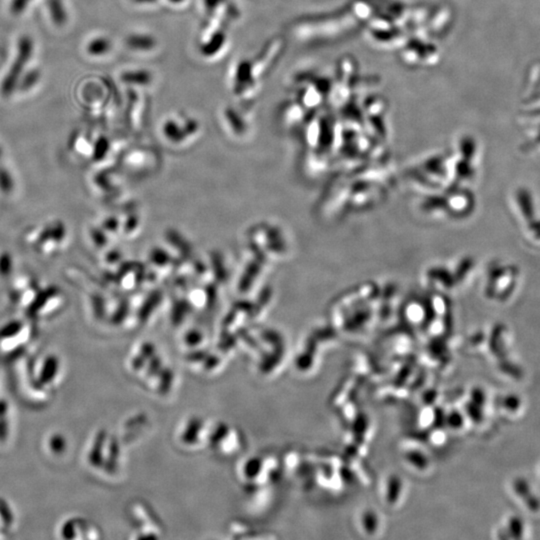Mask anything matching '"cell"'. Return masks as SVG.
<instances>
[{"mask_svg": "<svg viewBox=\"0 0 540 540\" xmlns=\"http://www.w3.org/2000/svg\"><path fill=\"white\" fill-rule=\"evenodd\" d=\"M378 8L376 0H350L328 15L302 16L294 22L293 31L304 41L344 38L365 26Z\"/></svg>", "mask_w": 540, "mask_h": 540, "instance_id": "obj_1", "label": "cell"}, {"mask_svg": "<svg viewBox=\"0 0 540 540\" xmlns=\"http://www.w3.org/2000/svg\"><path fill=\"white\" fill-rule=\"evenodd\" d=\"M231 25L211 16L202 20L197 38V48L203 59H215L224 54L229 47Z\"/></svg>", "mask_w": 540, "mask_h": 540, "instance_id": "obj_2", "label": "cell"}, {"mask_svg": "<svg viewBox=\"0 0 540 540\" xmlns=\"http://www.w3.org/2000/svg\"><path fill=\"white\" fill-rule=\"evenodd\" d=\"M399 52L401 61L410 66H433L441 59L440 48L429 38H408Z\"/></svg>", "mask_w": 540, "mask_h": 540, "instance_id": "obj_3", "label": "cell"}, {"mask_svg": "<svg viewBox=\"0 0 540 540\" xmlns=\"http://www.w3.org/2000/svg\"><path fill=\"white\" fill-rule=\"evenodd\" d=\"M261 80L257 77L252 59H238L231 70V87L232 94L238 100L248 102L259 93Z\"/></svg>", "mask_w": 540, "mask_h": 540, "instance_id": "obj_4", "label": "cell"}, {"mask_svg": "<svg viewBox=\"0 0 540 540\" xmlns=\"http://www.w3.org/2000/svg\"><path fill=\"white\" fill-rule=\"evenodd\" d=\"M286 49V39L282 36H273L264 43L254 57H252L255 72L259 79L263 80L270 77L278 62L284 56Z\"/></svg>", "mask_w": 540, "mask_h": 540, "instance_id": "obj_5", "label": "cell"}, {"mask_svg": "<svg viewBox=\"0 0 540 540\" xmlns=\"http://www.w3.org/2000/svg\"><path fill=\"white\" fill-rule=\"evenodd\" d=\"M162 132L167 141L178 146L199 137L201 125L194 117L170 116L163 121Z\"/></svg>", "mask_w": 540, "mask_h": 540, "instance_id": "obj_6", "label": "cell"}, {"mask_svg": "<svg viewBox=\"0 0 540 540\" xmlns=\"http://www.w3.org/2000/svg\"><path fill=\"white\" fill-rule=\"evenodd\" d=\"M32 54H33V41L29 36H22L18 43L17 54H16L15 61L11 64L10 70L2 82L1 93L3 95H10L15 91L16 86L20 84L25 66L29 63Z\"/></svg>", "mask_w": 540, "mask_h": 540, "instance_id": "obj_7", "label": "cell"}, {"mask_svg": "<svg viewBox=\"0 0 540 540\" xmlns=\"http://www.w3.org/2000/svg\"><path fill=\"white\" fill-rule=\"evenodd\" d=\"M62 374V363L57 355H49L39 360L36 367V387L40 385L39 389H50L59 383Z\"/></svg>", "mask_w": 540, "mask_h": 540, "instance_id": "obj_8", "label": "cell"}, {"mask_svg": "<svg viewBox=\"0 0 540 540\" xmlns=\"http://www.w3.org/2000/svg\"><path fill=\"white\" fill-rule=\"evenodd\" d=\"M204 15L231 25L240 22L241 9L236 0H201Z\"/></svg>", "mask_w": 540, "mask_h": 540, "instance_id": "obj_9", "label": "cell"}, {"mask_svg": "<svg viewBox=\"0 0 540 540\" xmlns=\"http://www.w3.org/2000/svg\"><path fill=\"white\" fill-rule=\"evenodd\" d=\"M128 118L132 130H137L144 125L147 102L146 96L140 89L128 87Z\"/></svg>", "mask_w": 540, "mask_h": 540, "instance_id": "obj_10", "label": "cell"}, {"mask_svg": "<svg viewBox=\"0 0 540 540\" xmlns=\"http://www.w3.org/2000/svg\"><path fill=\"white\" fill-rule=\"evenodd\" d=\"M124 45L134 54H153L160 47V40L151 32L132 31L126 36Z\"/></svg>", "mask_w": 540, "mask_h": 540, "instance_id": "obj_11", "label": "cell"}, {"mask_svg": "<svg viewBox=\"0 0 540 540\" xmlns=\"http://www.w3.org/2000/svg\"><path fill=\"white\" fill-rule=\"evenodd\" d=\"M121 82L130 88H148L155 82L153 70L146 68H128L119 75Z\"/></svg>", "mask_w": 540, "mask_h": 540, "instance_id": "obj_12", "label": "cell"}, {"mask_svg": "<svg viewBox=\"0 0 540 540\" xmlns=\"http://www.w3.org/2000/svg\"><path fill=\"white\" fill-rule=\"evenodd\" d=\"M222 118H224L227 128L236 137H242V135L247 134L249 123L243 116L242 112L238 108L232 107V105L225 107L222 110Z\"/></svg>", "mask_w": 540, "mask_h": 540, "instance_id": "obj_13", "label": "cell"}, {"mask_svg": "<svg viewBox=\"0 0 540 540\" xmlns=\"http://www.w3.org/2000/svg\"><path fill=\"white\" fill-rule=\"evenodd\" d=\"M45 447L50 456L62 457L68 450V438L61 432H52L45 440Z\"/></svg>", "mask_w": 540, "mask_h": 540, "instance_id": "obj_14", "label": "cell"}, {"mask_svg": "<svg viewBox=\"0 0 540 540\" xmlns=\"http://www.w3.org/2000/svg\"><path fill=\"white\" fill-rule=\"evenodd\" d=\"M114 49V43L107 36H96L86 45V52L91 56L102 57L109 54Z\"/></svg>", "mask_w": 540, "mask_h": 540, "instance_id": "obj_15", "label": "cell"}, {"mask_svg": "<svg viewBox=\"0 0 540 540\" xmlns=\"http://www.w3.org/2000/svg\"><path fill=\"white\" fill-rule=\"evenodd\" d=\"M47 8L54 24L61 26L68 22V10L62 0H48Z\"/></svg>", "mask_w": 540, "mask_h": 540, "instance_id": "obj_16", "label": "cell"}, {"mask_svg": "<svg viewBox=\"0 0 540 540\" xmlns=\"http://www.w3.org/2000/svg\"><path fill=\"white\" fill-rule=\"evenodd\" d=\"M15 516L6 500L0 498V537L1 533H8L15 525Z\"/></svg>", "mask_w": 540, "mask_h": 540, "instance_id": "obj_17", "label": "cell"}, {"mask_svg": "<svg viewBox=\"0 0 540 540\" xmlns=\"http://www.w3.org/2000/svg\"><path fill=\"white\" fill-rule=\"evenodd\" d=\"M38 71L31 70L29 71V72L25 73L24 75H22V78H20V82L18 85H20V88L24 89V91H29V89L32 88L34 85L38 84Z\"/></svg>", "mask_w": 540, "mask_h": 540, "instance_id": "obj_18", "label": "cell"}, {"mask_svg": "<svg viewBox=\"0 0 540 540\" xmlns=\"http://www.w3.org/2000/svg\"><path fill=\"white\" fill-rule=\"evenodd\" d=\"M31 1V0H13L10 6L11 11H13L15 15H20V13H22V11L29 6V2Z\"/></svg>", "mask_w": 540, "mask_h": 540, "instance_id": "obj_19", "label": "cell"}, {"mask_svg": "<svg viewBox=\"0 0 540 540\" xmlns=\"http://www.w3.org/2000/svg\"><path fill=\"white\" fill-rule=\"evenodd\" d=\"M135 6L140 8H153L156 4L160 3V0H130Z\"/></svg>", "mask_w": 540, "mask_h": 540, "instance_id": "obj_20", "label": "cell"}, {"mask_svg": "<svg viewBox=\"0 0 540 540\" xmlns=\"http://www.w3.org/2000/svg\"><path fill=\"white\" fill-rule=\"evenodd\" d=\"M170 6H176V8H180V6H185L187 0H167Z\"/></svg>", "mask_w": 540, "mask_h": 540, "instance_id": "obj_21", "label": "cell"}]
</instances>
